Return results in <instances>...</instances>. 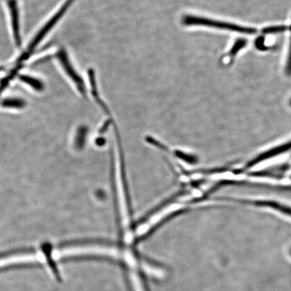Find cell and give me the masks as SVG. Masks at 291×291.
<instances>
[{
	"label": "cell",
	"instance_id": "10",
	"mask_svg": "<svg viewBox=\"0 0 291 291\" xmlns=\"http://www.w3.org/2000/svg\"><path fill=\"white\" fill-rule=\"evenodd\" d=\"M20 67H21V66H20L19 67H16V68H14L13 71H12V73H11L10 74L8 75V77H6V78H5L4 79H3L2 80H1V84H0V95H1V93H2L3 90H4L5 88L7 87V86L8 85L10 80H12V79L14 78V75H15L16 73H17L18 70H19Z\"/></svg>",
	"mask_w": 291,
	"mask_h": 291
},
{
	"label": "cell",
	"instance_id": "1",
	"mask_svg": "<svg viewBox=\"0 0 291 291\" xmlns=\"http://www.w3.org/2000/svg\"><path fill=\"white\" fill-rule=\"evenodd\" d=\"M181 23L187 26H203L212 27V28H219V29L231 30L240 32L242 34L253 35L257 32L256 29L250 27L239 26L231 23H224V22L214 21V20L206 19V18L198 17V16L187 14L183 16Z\"/></svg>",
	"mask_w": 291,
	"mask_h": 291
},
{
	"label": "cell",
	"instance_id": "6",
	"mask_svg": "<svg viewBox=\"0 0 291 291\" xmlns=\"http://www.w3.org/2000/svg\"><path fill=\"white\" fill-rule=\"evenodd\" d=\"M1 107L8 109H23L26 106V102L19 98H7L1 101Z\"/></svg>",
	"mask_w": 291,
	"mask_h": 291
},
{
	"label": "cell",
	"instance_id": "2",
	"mask_svg": "<svg viewBox=\"0 0 291 291\" xmlns=\"http://www.w3.org/2000/svg\"><path fill=\"white\" fill-rule=\"evenodd\" d=\"M74 1L75 0H67V1H66V3L62 5V8L59 9L58 12H57V13L49 20V21H48V23L45 24V26H43L40 30H39V33L35 36V39H34L32 41V42L30 43L29 46H28L26 51L24 52L23 55H21V56L19 57V62L22 63L24 62V60H26V59L30 57V55H31L32 52L35 51V48H37V46L39 44V43L43 40V38L46 37L47 34L51 30V28L56 24V23L58 22L59 20L64 16V14L66 13V11L70 8V5L73 4V3Z\"/></svg>",
	"mask_w": 291,
	"mask_h": 291
},
{
	"label": "cell",
	"instance_id": "8",
	"mask_svg": "<svg viewBox=\"0 0 291 291\" xmlns=\"http://www.w3.org/2000/svg\"><path fill=\"white\" fill-rule=\"evenodd\" d=\"M247 44V41L244 39H240L236 41L231 49L230 50L229 55L231 58H233L237 55V53Z\"/></svg>",
	"mask_w": 291,
	"mask_h": 291
},
{
	"label": "cell",
	"instance_id": "5",
	"mask_svg": "<svg viewBox=\"0 0 291 291\" xmlns=\"http://www.w3.org/2000/svg\"><path fill=\"white\" fill-rule=\"evenodd\" d=\"M19 79L22 82L31 86L32 89H35V91L41 92L43 91L45 89L44 84L39 79L27 75H20Z\"/></svg>",
	"mask_w": 291,
	"mask_h": 291
},
{
	"label": "cell",
	"instance_id": "3",
	"mask_svg": "<svg viewBox=\"0 0 291 291\" xmlns=\"http://www.w3.org/2000/svg\"><path fill=\"white\" fill-rule=\"evenodd\" d=\"M56 56L58 59L59 62L62 64V68H64V71L67 73L68 76L71 78L73 81V83L76 86L77 89L80 92L81 94L85 95L86 94V87L85 84L82 78H81L80 75L76 73L74 68H73V64L70 62L69 57L68 56L67 52L64 48H61L57 52Z\"/></svg>",
	"mask_w": 291,
	"mask_h": 291
},
{
	"label": "cell",
	"instance_id": "13",
	"mask_svg": "<svg viewBox=\"0 0 291 291\" xmlns=\"http://www.w3.org/2000/svg\"><path fill=\"white\" fill-rule=\"evenodd\" d=\"M3 70V67H0V72L2 71Z\"/></svg>",
	"mask_w": 291,
	"mask_h": 291
},
{
	"label": "cell",
	"instance_id": "4",
	"mask_svg": "<svg viewBox=\"0 0 291 291\" xmlns=\"http://www.w3.org/2000/svg\"><path fill=\"white\" fill-rule=\"evenodd\" d=\"M9 10L12 20V31L16 46H21V30H20L19 10L17 0H8Z\"/></svg>",
	"mask_w": 291,
	"mask_h": 291
},
{
	"label": "cell",
	"instance_id": "12",
	"mask_svg": "<svg viewBox=\"0 0 291 291\" xmlns=\"http://www.w3.org/2000/svg\"><path fill=\"white\" fill-rule=\"evenodd\" d=\"M286 72H287V74L291 75V37L290 47H289L288 61H287V68H286Z\"/></svg>",
	"mask_w": 291,
	"mask_h": 291
},
{
	"label": "cell",
	"instance_id": "7",
	"mask_svg": "<svg viewBox=\"0 0 291 291\" xmlns=\"http://www.w3.org/2000/svg\"><path fill=\"white\" fill-rule=\"evenodd\" d=\"M87 132V129L85 127H81L77 133V137L75 139V147L78 150H80L84 146V140Z\"/></svg>",
	"mask_w": 291,
	"mask_h": 291
},
{
	"label": "cell",
	"instance_id": "11",
	"mask_svg": "<svg viewBox=\"0 0 291 291\" xmlns=\"http://www.w3.org/2000/svg\"><path fill=\"white\" fill-rule=\"evenodd\" d=\"M264 42H265V38L264 37H258L256 41V47L259 50H261V51H266V50H267V48L264 44Z\"/></svg>",
	"mask_w": 291,
	"mask_h": 291
},
{
	"label": "cell",
	"instance_id": "9",
	"mask_svg": "<svg viewBox=\"0 0 291 291\" xmlns=\"http://www.w3.org/2000/svg\"><path fill=\"white\" fill-rule=\"evenodd\" d=\"M287 29V26H270L263 28L262 32V33L268 35V34L280 33V32H285Z\"/></svg>",
	"mask_w": 291,
	"mask_h": 291
}]
</instances>
